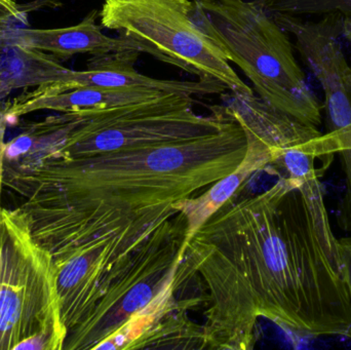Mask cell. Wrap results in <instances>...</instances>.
<instances>
[{"mask_svg":"<svg viewBox=\"0 0 351 350\" xmlns=\"http://www.w3.org/2000/svg\"><path fill=\"white\" fill-rule=\"evenodd\" d=\"M0 6L12 14L16 20H25V18H23L24 12H22V8L16 3V0H0Z\"/></svg>","mask_w":351,"mask_h":350,"instance_id":"ffe728a7","label":"cell"},{"mask_svg":"<svg viewBox=\"0 0 351 350\" xmlns=\"http://www.w3.org/2000/svg\"><path fill=\"white\" fill-rule=\"evenodd\" d=\"M186 236L181 214L160 226L109 286L90 316L67 335L63 350L94 349L149 303L174 277Z\"/></svg>","mask_w":351,"mask_h":350,"instance_id":"52a82bcc","label":"cell"},{"mask_svg":"<svg viewBox=\"0 0 351 350\" xmlns=\"http://www.w3.org/2000/svg\"><path fill=\"white\" fill-rule=\"evenodd\" d=\"M193 104L189 95L167 92L125 106L61 112V136L47 155L36 160L90 158L181 143L212 135L234 121L224 103L210 106L208 116L197 114Z\"/></svg>","mask_w":351,"mask_h":350,"instance_id":"277c9868","label":"cell"},{"mask_svg":"<svg viewBox=\"0 0 351 350\" xmlns=\"http://www.w3.org/2000/svg\"><path fill=\"white\" fill-rule=\"evenodd\" d=\"M341 247L342 259L344 263V271H346V285L351 300V238H343L339 240Z\"/></svg>","mask_w":351,"mask_h":350,"instance_id":"ac0fdd59","label":"cell"},{"mask_svg":"<svg viewBox=\"0 0 351 350\" xmlns=\"http://www.w3.org/2000/svg\"><path fill=\"white\" fill-rule=\"evenodd\" d=\"M51 53L19 45L0 49V98L14 90L59 84L68 72Z\"/></svg>","mask_w":351,"mask_h":350,"instance_id":"9a60e30c","label":"cell"},{"mask_svg":"<svg viewBox=\"0 0 351 350\" xmlns=\"http://www.w3.org/2000/svg\"><path fill=\"white\" fill-rule=\"evenodd\" d=\"M280 27L295 39L309 71L321 84L325 96L327 133L351 125V65L342 45V16L327 14L304 18L271 12Z\"/></svg>","mask_w":351,"mask_h":350,"instance_id":"ba28073f","label":"cell"},{"mask_svg":"<svg viewBox=\"0 0 351 350\" xmlns=\"http://www.w3.org/2000/svg\"><path fill=\"white\" fill-rule=\"evenodd\" d=\"M0 242V350H63L53 257L3 208Z\"/></svg>","mask_w":351,"mask_h":350,"instance_id":"5b68a950","label":"cell"},{"mask_svg":"<svg viewBox=\"0 0 351 350\" xmlns=\"http://www.w3.org/2000/svg\"><path fill=\"white\" fill-rule=\"evenodd\" d=\"M302 18H317L327 14H339L351 20V0H280L268 10Z\"/></svg>","mask_w":351,"mask_h":350,"instance_id":"e0dca14e","label":"cell"},{"mask_svg":"<svg viewBox=\"0 0 351 350\" xmlns=\"http://www.w3.org/2000/svg\"><path fill=\"white\" fill-rule=\"evenodd\" d=\"M323 148L327 155L339 156L346 175V190L337 208L338 225L344 232H351V125L323 134Z\"/></svg>","mask_w":351,"mask_h":350,"instance_id":"2e32d148","label":"cell"},{"mask_svg":"<svg viewBox=\"0 0 351 350\" xmlns=\"http://www.w3.org/2000/svg\"><path fill=\"white\" fill-rule=\"evenodd\" d=\"M164 92L129 88H80L61 92H47L40 86L34 92H25L3 107L2 117L16 119L23 115L41 110L72 112L101 110L158 98Z\"/></svg>","mask_w":351,"mask_h":350,"instance_id":"7c38bea8","label":"cell"},{"mask_svg":"<svg viewBox=\"0 0 351 350\" xmlns=\"http://www.w3.org/2000/svg\"><path fill=\"white\" fill-rule=\"evenodd\" d=\"M179 271L202 287L208 349L247 350L259 318L301 338H351V300L319 168L239 188L183 245Z\"/></svg>","mask_w":351,"mask_h":350,"instance_id":"6da1fadb","label":"cell"},{"mask_svg":"<svg viewBox=\"0 0 351 350\" xmlns=\"http://www.w3.org/2000/svg\"><path fill=\"white\" fill-rule=\"evenodd\" d=\"M243 129L247 133V150L241 164L232 173L210 185L204 192L173 203V209L185 219L186 236L183 245L250 178H253L258 172L265 171L274 160L272 150L267 142L251 129L245 127Z\"/></svg>","mask_w":351,"mask_h":350,"instance_id":"4fadbf2b","label":"cell"},{"mask_svg":"<svg viewBox=\"0 0 351 350\" xmlns=\"http://www.w3.org/2000/svg\"><path fill=\"white\" fill-rule=\"evenodd\" d=\"M100 24L197 79L219 82L233 94H255L198 24L195 0H105Z\"/></svg>","mask_w":351,"mask_h":350,"instance_id":"8992f818","label":"cell"},{"mask_svg":"<svg viewBox=\"0 0 351 350\" xmlns=\"http://www.w3.org/2000/svg\"><path fill=\"white\" fill-rule=\"evenodd\" d=\"M195 18L262 101L303 125L321 127L324 104L271 12L252 0H195Z\"/></svg>","mask_w":351,"mask_h":350,"instance_id":"3957f363","label":"cell"},{"mask_svg":"<svg viewBox=\"0 0 351 350\" xmlns=\"http://www.w3.org/2000/svg\"><path fill=\"white\" fill-rule=\"evenodd\" d=\"M187 310L177 298L174 275L149 303L130 316L97 350L206 349L202 327L187 318Z\"/></svg>","mask_w":351,"mask_h":350,"instance_id":"9c48e42d","label":"cell"},{"mask_svg":"<svg viewBox=\"0 0 351 350\" xmlns=\"http://www.w3.org/2000/svg\"><path fill=\"white\" fill-rule=\"evenodd\" d=\"M2 187H1V183H0V191H1ZM1 211H2V207H1V201H0V219H1ZM1 242H0V261H1Z\"/></svg>","mask_w":351,"mask_h":350,"instance_id":"7402d4cb","label":"cell"},{"mask_svg":"<svg viewBox=\"0 0 351 350\" xmlns=\"http://www.w3.org/2000/svg\"><path fill=\"white\" fill-rule=\"evenodd\" d=\"M252 1L256 2V3L260 4L262 8H265L266 10H269L274 4L276 2L280 1V0H252Z\"/></svg>","mask_w":351,"mask_h":350,"instance_id":"44dd1931","label":"cell"},{"mask_svg":"<svg viewBox=\"0 0 351 350\" xmlns=\"http://www.w3.org/2000/svg\"><path fill=\"white\" fill-rule=\"evenodd\" d=\"M247 133L235 117L190 141L82 158L0 162L12 213L53 260L104 247L117 275L168 220L173 203L204 192L245 158Z\"/></svg>","mask_w":351,"mask_h":350,"instance_id":"7a4b0ae2","label":"cell"},{"mask_svg":"<svg viewBox=\"0 0 351 350\" xmlns=\"http://www.w3.org/2000/svg\"><path fill=\"white\" fill-rule=\"evenodd\" d=\"M100 12L93 10L73 26L55 29L12 28L3 36L4 45H19L51 53L58 59H70L88 53L101 55L115 51H136L147 53L145 47L129 37L108 36L99 24ZM3 45V47H4Z\"/></svg>","mask_w":351,"mask_h":350,"instance_id":"8fae6325","label":"cell"},{"mask_svg":"<svg viewBox=\"0 0 351 350\" xmlns=\"http://www.w3.org/2000/svg\"><path fill=\"white\" fill-rule=\"evenodd\" d=\"M141 53L136 51H115L93 55L82 71L68 70L59 84L40 88L47 92H61L80 88H129L179 92L189 96H208L224 94L227 88L215 82L160 79L140 73L135 65Z\"/></svg>","mask_w":351,"mask_h":350,"instance_id":"30bf717a","label":"cell"},{"mask_svg":"<svg viewBox=\"0 0 351 350\" xmlns=\"http://www.w3.org/2000/svg\"><path fill=\"white\" fill-rule=\"evenodd\" d=\"M224 104L234 113L239 123L257 134L274 150L287 149L321 136L317 127L299 123L290 115L274 108L257 95L225 94Z\"/></svg>","mask_w":351,"mask_h":350,"instance_id":"5bb4252c","label":"cell"},{"mask_svg":"<svg viewBox=\"0 0 351 350\" xmlns=\"http://www.w3.org/2000/svg\"><path fill=\"white\" fill-rule=\"evenodd\" d=\"M18 21L12 14L0 6V47H3V36L6 31L14 28Z\"/></svg>","mask_w":351,"mask_h":350,"instance_id":"d6986e66","label":"cell"}]
</instances>
